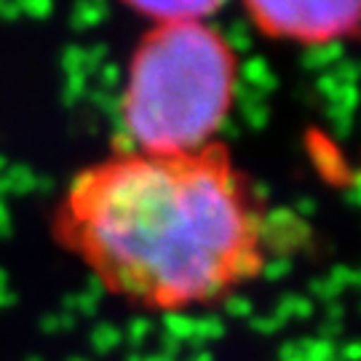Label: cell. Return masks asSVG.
<instances>
[{
  "instance_id": "6da1fadb",
  "label": "cell",
  "mask_w": 361,
  "mask_h": 361,
  "mask_svg": "<svg viewBox=\"0 0 361 361\" xmlns=\"http://www.w3.org/2000/svg\"><path fill=\"white\" fill-rule=\"evenodd\" d=\"M59 231L110 292L150 310L217 302L265 271V209L217 147L126 153L70 182Z\"/></svg>"
},
{
  "instance_id": "7a4b0ae2",
  "label": "cell",
  "mask_w": 361,
  "mask_h": 361,
  "mask_svg": "<svg viewBox=\"0 0 361 361\" xmlns=\"http://www.w3.org/2000/svg\"><path fill=\"white\" fill-rule=\"evenodd\" d=\"M235 51L207 22L153 25L121 94V123L140 153L209 147L235 97Z\"/></svg>"
},
{
  "instance_id": "3957f363",
  "label": "cell",
  "mask_w": 361,
  "mask_h": 361,
  "mask_svg": "<svg viewBox=\"0 0 361 361\" xmlns=\"http://www.w3.org/2000/svg\"><path fill=\"white\" fill-rule=\"evenodd\" d=\"M244 6L265 35L319 46L356 30L361 0H244Z\"/></svg>"
},
{
  "instance_id": "277c9868",
  "label": "cell",
  "mask_w": 361,
  "mask_h": 361,
  "mask_svg": "<svg viewBox=\"0 0 361 361\" xmlns=\"http://www.w3.org/2000/svg\"><path fill=\"white\" fill-rule=\"evenodd\" d=\"M131 11L153 19L155 25L171 22H207L212 11H217L225 0H123Z\"/></svg>"
}]
</instances>
